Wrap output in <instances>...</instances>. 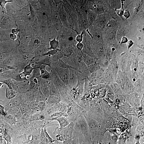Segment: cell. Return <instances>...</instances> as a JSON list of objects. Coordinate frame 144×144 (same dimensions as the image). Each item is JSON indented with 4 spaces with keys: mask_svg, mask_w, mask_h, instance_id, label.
Listing matches in <instances>:
<instances>
[{
    "mask_svg": "<svg viewBox=\"0 0 144 144\" xmlns=\"http://www.w3.org/2000/svg\"><path fill=\"white\" fill-rule=\"evenodd\" d=\"M1 82L3 83L4 84L6 85L10 88L15 89L14 79L11 78L8 79L4 80Z\"/></svg>",
    "mask_w": 144,
    "mask_h": 144,
    "instance_id": "4316f807",
    "label": "cell"
},
{
    "mask_svg": "<svg viewBox=\"0 0 144 144\" xmlns=\"http://www.w3.org/2000/svg\"><path fill=\"white\" fill-rule=\"evenodd\" d=\"M95 88L101 89L103 88H105V85L102 83L99 84L95 85Z\"/></svg>",
    "mask_w": 144,
    "mask_h": 144,
    "instance_id": "f5cc1de1",
    "label": "cell"
},
{
    "mask_svg": "<svg viewBox=\"0 0 144 144\" xmlns=\"http://www.w3.org/2000/svg\"><path fill=\"white\" fill-rule=\"evenodd\" d=\"M5 106L2 105L0 104V115L4 116H5L7 115L5 111Z\"/></svg>",
    "mask_w": 144,
    "mask_h": 144,
    "instance_id": "b9f144b4",
    "label": "cell"
},
{
    "mask_svg": "<svg viewBox=\"0 0 144 144\" xmlns=\"http://www.w3.org/2000/svg\"><path fill=\"white\" fill-rule=\"evenodd\" d=\"M58 14L63 24L68 26V18L67 14L63 8L59 9Z\"/></svg>",
    "mask_w": 144,
    "mask_h": 144,
    "instance_id": "52a82bcc",
    "label": "cell"
},
{
    "mask_svg": "<svg viewBox=\"0 0 144 144\" xmlns=\"http://www.w3.org/2000/svg\"><path fill=\"white\" fill-rule=\"evenodd\" d=\"M126 19H127L130 17V14L128 10H126L124 12L123 15Z\"/></svg>",
    "mask_w": 144,
    "mask_h": 144,
    "instance_id": "bcb514c9",
    "label": "cell"
},
{
    "mask_svg": "<svg viewBox=\"0 0 144 144\" xmlns=\"http://www.w3.org/2000/svg\"><path fill=\"white\" fill-rule=\"evenodd\" d=\"M47 80L49 86L50 95L60 97L59 92L54 84L51 81L48 80Z\"/></svg>",
    "mask_w": 144,
    "mask_h": 144,
    "instance_id": "8fae6325",
    "label": "cell"
},
{
    "mask_svg": "<svg viewBox=\"0 0 144 144\" xmlns=\"http://www.w3.org/2000/svg\"><path fill=\"white\" fill-rule=\"evenodd\" d=\"M54 24L57 30H60L63 27V24L60 18L58 12L54 15Z\"/></svg>",
    "mask_w": 144,
    "mask_h": 144,
    "instance_id": "ffe728a7",
    "label": "cell"
},
{
    "mask_svg": "<svg viewBox=\"0 0 144 144\" xmlns=\"http://www.w3.org/2000/svg\"><path fill=\"white\" fill-rule=\"evenodd\" d=\"M115 11L117 14L119 16H123L124 12V9L123 8L121 9H116Z\"/></svg>",
    "mask_w": 144,
    "mask_h": 144,
    "instance_id": "7dc6e473",
    "label": "cell"
},
{
    "mask_svg": "<svg viewBox=\"0 0 144 144\" xmlns=\"http://www.w3.org/2000/svg\"><path fill=\"white\" fill-rule=\"evenodd\" d=\"M19 32V30L18 28L16 29L13 28L12 30V33L16 35Z\"/></svg>",
    "mask_w": 144,
    "mask_h": 144,
    "instance_id": "9f6ffc18",
    "label": "cell"
},
{
    "mask_svg": "<svg viewBox=\"0 0 144 144\" xmlns=\"http://www.w3.org/2000/svg\"><path fill=\"white\" fill-rule=\"evenodd\" d=\"M27 102L23 101L19 107L22 115L30 110L28 102Z\"/></svg>",
    "mask_w": 144,
    "mask_h": 144,
    "instance_id": "d6986e66",
    "label": "cell"
},
{
    "mask_svg": "<svg viewBox=\"0 0 144 144\" xmlns=\"http://www.w3.org/2000/svg\"><path fill=\"white\" fill-rule=\"evenodd\" d=\"M39 64L40 66L42 65H45L50 66V60L48 57L39 60Z\"/></svg>",
    "mask_w": 144,
    "mask_h": 144,
    "instance_id": "e575fe53",
    "label": "cell"
},
{
    "mask_svg": "<svg viewBox=\"0 0 144 144\" xmlns=\"http://www.w3.org/2000/svg\"><path fill=\"white\" fill-rule=\"evenodd\" d=\"M57 112L66 113L67 111V104L61 101L56 105Z\"/></svg>",
    "mask_w": 144,
    "mask_h": 144,
    "instance_id": "ac0fdd59",
    "label": "cell"
},
{
    "mask_svg": "<svg viewBox=\"0 0 144 144\" xmlns=\"http://www.w3.org/2000/svg\"><path fill=\"white\" fill-rule=\"evenodd\" d=\"M62 116H64L67 117V115L66 113L57 112L52 114L47 120L50 121L56 120L57 119Z\"/></svg>",
    "mask_w": 144,
    "mask_h": 144,
    "instance_id": "44dd1931",
    "label": "cell"
},
{
    "mask_svg": "<svg viewBox=\"0 0 144 144\" xmlns=\"http://www.w3.org/2000/svg\"><path fill=\"white\" fill-rule=\"evenodd\" d=\"M12 1H6V0H0V6L1 7L2 9V13L3 14H6V10L5 6L6 4L8 3H11Z\"/></svg>",
    "mask_w": 144,
    "mask_h": 144,
    "instance_id": "1f68e13d",
    "label": "cell"
},
{
    "mask_svg": "<svg viewBox=\"0 0 144 144\" xmlns=\"http://www.w3.org/2000/svg\"><path fill=\"white\" fill-rule=\"evenodd\" d=\"M45 119L44 111L42 112H38V113L33 114L30 120L31 121H41Z\"/></svg>",
    "mask_w": 144,
    "mask_h": 144,
    "instance_id": "5bb4252c",
    "label": "cell"
},
{
    "mask_svg": "<svg viewBox=\"0 0 144 144\" xmlns=\"http://www.w3.org/2000/svg\"><path fill=\"white\" fill-rule=\"evenodd\" d=\"M57 71L59 76L61 80L64 85H69V69L63 68L58 67Z\"/></svg>",
    "mask_w": 144,
    "mask_h": 144,
    "instance_id": "277c9868",
    "label": "cell"
},
{
    "mask_svg": "<svg viewBox=\"0 0 144 144\" xmlns=\"http://www.w3.org/2000/svg\"><path fill=\"white\" fill-rule=\"evenodd\" d=\"M67 118L70 123L75 122L78 117L83 114L82 107L73 101L67 104V111L66 113Z\"/></svg>",
    "mask_w": 144,
    "mask_h": 144,
    "instance_id": "6da1fadb",
    "label": "cell"
},
{
    "mask_svg": "<svg viewBox=\"0 0 144 144\" xmlns=\"http://www.w3.org/2000/svg\"><path fill=\"white\" fill-rule=\"evenodd\" d=\"M59 49H50L46 52L43 55V57L45 56L53 55L56 54L59 52Z\"/></svg>",
    "mask_w": 144,
    "mask_h": 144,
    "instance_id": "8d00e7d4",
    "label": "cell"
},
{
    "mask_svg": "<svg viewBox=\"0 0 144 144\" xmlns=\"http://www.w3.org/2000/svg\"><path fill=\"white\" fill-rule=\"evenodd\" d=\"M19 77L21 81L27 79V75L23 71L19 75Z\"/></svg>",
    "mask_w": 144,
    "mask_h": 144,
    "instance_id": "f6af8a7d",
    "label": "cell"
},
{
    "mask_svg": "<svg viewBox=\"0 0 144 144\" xmlns=\"http://www.w3.org/2000/svg\"><path fill=\"white\" fill-rule=\"evenodd\" d=\"M83 60L88 66H90L94 63V59L91 58L83 54Z\"/></svg>",
    "mask_w": 144,
    "mask_h": 144,
    "instance_id": "83f0119b",
    "label": "cell"
},
{
    "mask_svg": "<svg viewBox=\"0 0 144 144\" xmlns=\"http://www.w3.org/2000/svg\"><path fill=\"white\" fill-rule=\"evenodd\" d=\"M99 96L100 97H104L106 94L107 92V89L104 88L100 89L99 92Z\"/></svg>",
    "mask_w": 144,
    "mask_h": 144,
    "instance_id": "7bdbcfd3",
    "label": "cell"
},
{
    "mask_svg": "<svg viewBox=\"0 0 144 144\" xmlns=\"http://www.w3.org/2000/svg\"><path fill=\"white\" fill-rule=\"evenodd\" d=\"M74 128L88 139L89 138V131L87 122L83 114L80 115L75 122Z\"/></svg>",
    "mask_w": 144,
    "mask_h": 144,
    "instance_id": "7a4b0ae2",
    "label": "cell"
},
{
    "mask_svg": "<svg viewBox=\"0 0 144 144\" xmlns=\"http://www.w3.org/2000/svg\"><path fill=\"white\" fill-rule=\"evenodd\" d=\"M84 34L83 32H82L81 34H78L76 38V40L78 42H81L83 40V35Z\"/></svg>",
    "mask_w": 144,
    "mask_h": 144,
    "instance_id": "ee69618b",
    "label": "cell"
},
{
    "mask_svg": "<svg viewBox=\"0 0 144 144\" xmlns=\"http://www.w3.org/2000/svg\"><path fill=\"white\" fill-rule=\"evenodd\" d=\"M78 50L76 56L78 61L80 62L83 60V53L81 50Z\"/></svg>",
    "mask_w": 144,
    "mask_h": 144,
    "instance_id": "ab89813d",
    "label": "cell"
},
{
    "mask_svg": "<svg viewBox=\"0 0 144 144\" xmlns=\"http://www.w3.org/2000/svg\"><path fill=\"white\" fill-rule=\"evenodd\" d=\"M7 115H11L17 117L21 116V114L19 108L18 107H13L10 108L6 111Z\"/></svg>",
    "mask_w": 144,
    "mask_h": 144,
    "instance_id": "7c38bea8",
    "label": "cell"
},
{
    "mask_svg": "<svg viewBox=\"0 0 144 144\" xmlns=\"http://www.w3.org/2000/svg\"><path fill=\"white\" fill-rule=\"evenodd\" d=\"M59 124L60 129L64 128L68 126L70 122L67 117L64 116H61L56 120Z\"/></svg>",
    "mask_w": 144,
    "mask_h": 144,
    "instance_id": "2e32d148",
    "label": "cell"
},
{
    "mask_svg": "<svg viewBox=\"0 0 144 144\" xmlns=\"http://www.w3.org/2000/svg\"><path fill=\"white\" fill-rule=\"evenodd\" d=\"M76 47L78 50H81L84 47V45L81 42H78L76 45Z\"/></svg>",
    "mask_w": 144,
    "mask_h": 144,
    "instance_id": "681fc988",
    "label": "cell"
},
{
    "mask_svg": "<svg viewBox=\"0 0 144 144\" xmlns=\"http://www.w3.org/2000/svg\"><path fill=\"white\" fill-rule=\"evenodd\" d=\"M128 41V38L125 37H124L122 38L121 43V44L127 43Z\"/></svg>",
    "mask_w": 144,
    "mask_h": 144,
    "instance_id": "db71d44e",
    "label": "cell"
},
{
    "mask_svg": "<svg viewBox=\"0 0 144 144\" xmlns=\"http://www.w3.org/2000/svg\"><path fill=\"white\" fill-rule=\"evenodd\" d=\"M104 75V72L101 70H98L95 72L93 76L92 80L93 85L103 84L105 81Z\"/></svg>",
    "mask_w": 144,
    "mask_h": 144,
    "instance_id": "5b68a950",
    "label": "cell"
},
{
    "mask_svg": "<svg viewBox=\"0 0 144 144\" xmlns=\"http://www.w3.org/2000/svg\"><path fill=\"white\" fill-rule=\"evenodd\" d=\"M17 92L14 89L10 88L7 86L6 87V98L11 100L16 96Z\"/></svg>",
    "mask_w": 144,
    "mask_h": 144,
    "instance_id": "e0dca14e",
    "label": "cell"
},
{
    "mask_svg": "<svg viewBox=\"0 0 144 144\" xmlns=\"http://www.w3.org/2000/svg\"><path fill=\"white\" fill-rule=\"evenodd\" d=\"M113 92L115 94H121L122 92L120 86L116 83H113L110 85Z\"/></svg>",
    "mask_w": 144,
    "mask_h": 144,
    "instance_id": "cb8c5ba5",
    "label": "cell"
},
{
    "mask_svg": "<svg viewBox=\"0 0 144 144\" xmlns=\"http://www.w3.org/2000/svg\"><path fill=\"white\" fill-rule=\"evenodd\" d=\"M47 81H42L40 84V90L45 96L47 98L50 95L49 85Z\"/></svg>",
    "mask_w": 144,
    "mask_h": 144,
    "instance_id": "ba28073f",
    "label": "cell"
},
{
    "mask_svg": "<svg viewBox=\"0 0 144 144\" xmlns=\"http://www.w3.org/2000/svg\"><path fill=\"white\" fill-rule=\"evenodd\" d=\"M44 127L42 129L40 133V141L42 143H48V142L45 137L44 131Z\"/></svg>",
    "mask_w": 144,
    "mask_h": 144,
    "instance_id": "74e56055",
    "label": "cell"
},
{
    "mask_svg": "<svg viewBox=\"0 0 144 144\" xmlns=\"http://www.w3.org/2000/svg\"><path fill=\"white\" fill-rule=\"evenodd\" d=\"M89 132L94 133L98 129L99 124L97 121L92 119H88L87 122Z\"/></svg>",
    "mask_w": 144,
    "mask_h": 144,
    "instance_id": "9c48e42d",
    "label": "cell"
},
{
    "mask_svg": "<svg viewBox=\"0 0 144 144\" xmlns=\"http://www.w3.org/2000/svg\"><path fill=\"white\" fill-rule=\"evenodd\" d=\"M105 81L110 83L112 82L113 80V76L111 73L109 71H107L104 75Z\"/></svg>",
    "mask_w": 144,
    "mask_h": 144,
    "instance_id": "f546056e",
    "label": "cell"
},
{
    "mask_svg": "<svg viewBox=\"0 0 144 144\" xmlns=\"http://www.w3.org/2000/svg\"><path fill=\"white\" fill-rule=\"evenodd\" d=\"M127 43L128 49L129 50L133 45L134 43L132 40H128Z\"/></svg>",
    "mask_w": 144,
    "mask_h": 144,
    "instance_id": "816d5d0a",
    "label": "cell"
},
{
    "mask_svg": "<svg viewBox=\"0 0 144 144\" xmlns=\"http://www.w3.org/2000/svg\"><path fill=\"white\" fill-rule=\"evenodd\" d=\"M88 20L89 23L92 24L95 19V16L92 12H89L88 13Z\"/></svg>",
    "mask_w": 144,
    "mask_h": 144,
    "instance_id": "f35d334b",
    "label": "cell"
},
{
    "mask_svg": "<svg viewBox=\"0 0 144 144\" xmlns=\"http://www.w3.org/2000/svg\"><path fill=\"white\" fill-rule=\"evenodd\" d=\"M61 100L60 97L50 95L47 98L46 103V104L49 105H54L59 103Z\"/></svg>",
    "mask_w": 144,
    "mask_h": 144,
    "instance_id": "30bf717a",
    "label": "cell"
},
{
    "mask_svg": "<svg viewBox=\"0 0 144 144\" xmlns=\"http://www.w3.org/2000/svg\"><path fill=\"white\" fill-rule=\"evenodd\" d=\"M75 70L74 69H69V84L72 87H75L78 84V78Z\"/></svg>",
    "mask_w": 144,
    "mask_h": 144,
    "instance_id": "8992f818",
    "label": "cell"
},
{
    "mask_svg": "<svg viewBox=\"0 0 144 144\" xmlns=\"http://www.w3.org/2000/svg\"><path fill=\"white\" fill-rule=\"evenodd\" d=\"M56 138L57 141H59L64 142L65 141L63 137L60 134H57L56 136Z\"/></svg>",
    "mask_w": 144,
    "mask_h": 144,
    "instance_id": "c3c4849f",
    "label": "cell"
},
{
    "mask_svg": "<svg viewBox=\"0 0 144 144\" xmlns=\"http://www.w3.org/2000/svg\"><path fill=\"white\" fill-rule=\"evenodd\" d=\"M58 65L59 67L63 68L72 69L75 70V69L73 66H71L61 60H59L58 61Z\"/></svg>",
    "mask_w": 144,
    "mask_h": 144,
    "instance_id": "484cf974",
    "label": "cell"
},
{
    "mask_svg": "<svg viewBox=\"0 0 144 144\" xmlns=\"http://www.w3.org/2000/svg\"><path fill=\"white\" fill-rule=\"evenodd\" d=\"M9 37L13 41L15 40L17 38L16 35L12 33L10 34Z\"/></svg>",
    "mask_w": 144,
    "mask_h": 144,
    "instance_id": "11a10c76",
    "label": "cell"
},
{
    "mask_svg": "<svg viewBox=\"0 0 144 144\" xmlns=\"http://www.w3.org/2000/svg\"><path fill=\"white\" fill-rule=\"evenodd\" d=\"M117 82L120 85L122 86L124 84L125 81L122 73L120 72L117 77Z\"/></svg>",
    "mask_w": 144,
    "mask_h": 144,
    "instance_id": "d6a6232c",
    "label": "cell"
},
{
    "mask_svg": "<svg viewBox=\"0 0 144 144\" xmlns=\"http://www.w3.org/2000/svg\"><path fill=\"white\" fill-rule=\"evenodd\" d=\"M44 131L45 137L48 143L53 144L55 141H57L56 140L53 139L50 137L47 132L46 127L45 126L44 127Z\"/></svg>",
    "mask_w": 144,
    "mask_h": 144,
    "instance_id": "4dcf8cb0",
    "label": "cell"
},
{
    "mask_svg": "<svg viewBox=\"0 0 144 144\" xmlns=\"http://www.w3.org/2000/svg\"><path fill=\"white\" fill-rule=\"evenodd\" d=\"M37 103V111L39 112H44L46 106V102L41 101Z\"/></svg>",
    "mask_w": 144,
    "mask_h": 144,
    "instance_id": "f1b7e54d",
    "label": "cell"
},
{
    "mask_svg": "<svg viewBox=\"0 0 144 144\" xmlns=\"http://www.w3.org/2000/svg\"><path fill=\"white\" fill-rule=\"evenodd\" d=\"M99 18V21L100 24H104L105 23V19L104 16H100Z\"/></svg>",
    "mask_w": 144,
    "mask_h": 144,
    "instance_id": "f907efd6",
    "label": "cell"
},
{
    "mask_svg": "<svg viewBox=\"0 0 144 144\" xmlns=\"http://www.w3.org/2000/svg\"><path fill=\"white\" fill-rule=\"evenodd\" d=\"M75 124V122H71L67 126L61 129L57 127L53 133L61 135L64 137L65 141L73 137Z\"/></svg>",
    "mask_w": 144,
    "mask_h": 144,
    "instance_id": "3957f363",
    "label": "cell"
},
{
    "mask_svg": "<svg viewBox=\"0 0 144 144\" xmlns=\"http://www.w3.org/2000/svg\"><path fill=\"white\" fill-rule=\"evenodd\" d=\"M47 66L45 65H41L39 68L40 72L41 77L42 79L48 80L50 77V74L46 69Z\"/></svg>",
    "mask_w": 144,
    "mask_h": 144,
    "instance_id": "4fadbf2b",
    "label": "cell"
},
{
    "mask_svg": "<svg viewBox=\"0 0 144 144\" xmlns=\"http://www.w3.org/2000/svg\"><path fill=\"white\" fill-rule=\"evenodd\" d=\"M35 69V68H33L31 66L30 61L29 63L25 67L23 71L26 74L27 76H31V74L33 70Z\"/></svg>",
    "mask_w": 144,
    "mask_h": 144,
    "instance_id": "603a6c76",
    "label": "cell"
},
{
    "mask_svg": "<svg viewBox=\"0 0 144 144\" xmlns=\"http://www.w3.org/2000/svg\"><path fill=\"white\" fill-rule=\"evenodd\" d=\"M60 44L58 40L54 38L50 42V47L48 49H59Z\"/></svg>",
    "mask_w": 144,
    "mask_h": 144,
    "instance_id": "7402d4cb",
    "label": "cell"
},
{
    "mask_svg": "<svg viewBox=\"0 0 144 144\" xmlns=\"http://www.w3.org/2000/svg\"><path fill=\"white\" fill-rule=\"evenodd\" d=\"M3 84H4L2 82H0V88L2 86Z\"/></svg>",
    "mask_w": 144,
    "mask_h": 144,
    "instance_id": "6f0895ef",
    "label": "cell"
},
{
    "mask_svg": "<svg viewBox=\"0 0 144 144\" xmlns=\"http://www.w3.org/2000/svg\"><path fill=\"white\" fill-rule=\"evenodd\" d=\"M73 52V49L70 47L66 48L63 50V54L65 56L68 57L70 56Z\"/></svg>",
    "mask_w": 144,
    "mask_h": 144,
    "instance_id": "836d02e7",
    "label": "cell"
},
{
    "mask_svg": "<svg viewBox=\"0 0 144 144\" xmlns=\"http://www.w3.org/2000/svg\"><path fill=\"white\" fill-rule=\"evenodd\" d=\"M6 119L7 122L11 125L14 124L16 121V117L15 116L11 115H7Z\"/></svg>",
    "mask_w": 144,
    "mask_h": 144,
    "instance_id": "d590c367",
    "label": "cell"
},
{
    "mask_svg": "<svg viewBox=\"0 0 144 144\" xmlns=\"http://www.w3.org/2000/svg\"><path fill=\"white\" fill-rule=\"evenodd\" d=\"M35 96L36 101L38 103L41 101L46 102L47 98L43 94L39 87V89L35 92Z\"/></svg>",
    "mask_w": 144,
    "mask_h": 144,
    "instance_id": "9a60e30c",
    "label": "cell"
},
{
    "mask_svg": "<svg viewBox=\"0 0 144 144\" xmlns=\"http://www.w3.org/2000/svg\"><path fill=\"white\" fill-rule=\"evenodd\" d=\"M32 112L31 111H29L23 115L22 117L25 119L28 120L30 119L31 116L33 114Z\"/></svg>",
    "mask_w": 144,
    "mask_h": 144,
    "instance_id": "60d3db41",
    "label": "cell"
},
{
    "mask_svg": "<svg viewBox=\"0 0 144 144\" xmlns=\"http://www.w3.org/2000/svg\"><path fill=\"white\" fill-rule=\"evenodd\" d=\"M44 50L43 49V48L41 47H39L35 50L34 57L38 58L43 57V55L46 53Z\"/></svg>",
    "mask_w": 144,
    "mask_h": 144,
    "instance_id": "d4e9b609",
    "label": "cell"
}]
</instances>
